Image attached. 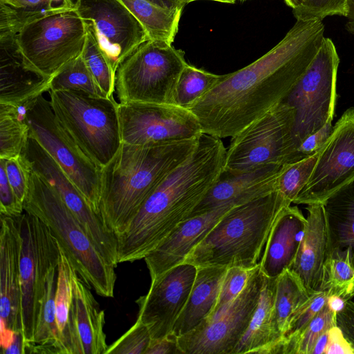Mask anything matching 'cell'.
<instances>
[{"instance_id":"1","label":"cell","mask_w":354,"mask_h":354,"mask_svg":"<svg viewBox=\"0 0 354 354\" xmlns=\"http://www.w3.org/2000/svg\"><path fill=\"white\" fill-rule=\"evenodd\" d=\"M321 20H297L282 40L260 58L225 74L189 109L203 133L233 137L283 102L305 73L323 39Z\"/></svg>"},{"instance_id":"2","label":"cell","mask_w":354,"mask_h":354,"mask_svg":"<svg viewBox=\"0 0 354 354\" xmlns=\"http://www.w3.org/2000/svg\"><path fill=\"white\" fill-rule=\"evenodd\" d=\"M225 154L221 138L201 134L192 155L161 182L118 237L119 263L145 259L189 218L218 180Z\"/></svg>"},{"instance_id":"3","label":"cell","mask_w":354,"mask_h":354,"mask_svg":"<svg viewBox=\"0 0 354 354\" xmlns=\"http://www.w3.org/2000/svg\"><path fill=\"white\" fill-rule=\"evenodd\" d=\"M198 139L160 145H120L101 169L99 215L117 239L161 182L194 151Z\"/></svg>"},{"instance_id":"4","label":"cell","mask_w":354,"mask_h":354,"mask_svg":"<svg viewBox=\"0 0 354 354\" xmlns=\"http://www.w3.org/2000/svg\"><path fill=\"white\" fill-rule=\"evenodd\" d=\"M291 203L275 191L234 207L192 250L183 263L196 268H256L260 265L278 214Z\"/></svg>"},{"instance_id":"5","label":"cell","mask_w":354,"mask_h":354,"mask_svg":"<svg viewBox=\"0 0 354 354\" xmlns=\"http://www.w3.org/2000/svg\"><path fill=\"white\" fill-rule=\"evenodd\" d=\"M24 209L47 225L90 288L101 297H114L116 267L101 253L53 187L32 169Z\"/></svg>"},{"instance_id":"6","label":"cell","mask_w":354,"mask_h":354,"mask_svg":"<svg viewBox=\"0 0 354 354\" xmlns=\"http://www.w3.org/2000/svg\"><path fill=\"white\" fill-rule=\"evenodd\" d=\"M58 122L84 153L101 169L122 144L118 103L75 91H49Z\"/></svg>"},{"instance_id":"7","label":"cell","mask_w":354,"mask_h":354,"mask_svg":"<svg viewBox=\"0 0 354 354\" xmlns=\"http://www.w3.org/2000/svg\"><path fill=\"white\" fill-rule=\"evenodd\" d=\"M184 55L164 41L142 43L117 68L115 93L119 103L175 105L177 81L187 64Z\"/></svg>"},{"instance_id":"8","label":"cell","mask_w":354,"mask_h":354,"mask_svg":"<svg viewBox=\"0 0 354 354\" xmlns=\"http://www.w3.org/2000/svg\"><path fill=\"white\" fill-rule=\"evenodd\" d=\"M87 25L75 8L42 15L25 24L15 41L25 66L52 79L83 50Z\"/></svg>"},{"instance_id":"9","label":"cell","mask_w":354,"mask_h":354,"mask_svg":"<svg viewBox=\"0 0 354 354\" xmlns=\"http://www.w3.org/2000/svg\"><path fill=\"white\" fill-rule=\"evenodd\" d=\"M24 104L29 136L35 139L61 167L99 215L101 169L60 124L50 100L43 94Z\"/></svg>"},{"instance_id":"10","label":"cell","mask_w":354,"mask_h":354,"mask_svg":"<svg viewBox=\"0 0 354 354\" xmlns=\"http://www.w3.org/2000/svg\"><path fill=\"white\" fill-rule=\"evenodd\" d=\"M339 56L333 41L324 37L312 62L283 102L295 111V149L308 136L333 120L337 100Z\"/></svg>"},{"instance_id":"11","label":"cell","mask_w":354,"mask_h":354,"mask_svg":"<svg viewBox=\"0 0 354 354\" xmlns=\"http://www.w3.org/2000/svg\"><path fill=\"white\" fill-rule=\"evenodd\" d=\"M295 115L294 108L281 102L232 137L223 170L241 172L290 163L295 151Z\"/></svg>"},{"instance_id":"12","label":"cell","mask_w":354,"mask_h":354,"mask_svg":"<svg viewBox=\"0 0 354 354\" xmlns=\"http://www.w3.org/2000/svg\"><path fill=\"white\" fill-rule=\"evenodd\" d=\"M21 319L24 343L32 339L50 270L58 266L60 247L47 225L24 212L19 216Z\"/></svg>"},{"instance_id":"13","label":"cell","mask_w":354,"mask_h":354,"mask_svg":"<svg viewBox=\"0 0 354 354\" xmlns=\"http://www.w3.org/2000/svg\"><path fill=\"white\" fill-rule=\"evenodd\" d=\"M122 143L160 145L198 139L203 133L194 114L174 104L118 103Z\"/></svg>"},{"instance_id":"14","label":"cell","mask_w":354,"mask_h":354,"mask_svg":"<svg viewBox=\"0 0 354 354\" xmlns=\"http://www.w3.org/2000/svg\"><path fill=\"white\" fill-rule=\"evenodd\" d=\"M266 276L257 266L245 287L218 317L203 321L178 337L183 354H231L239 343L258 304Z\"/></svg>"},{"instance_id":"15","label":"cell","mask_w":354,"mask_h":354,"mask_svg":"<svg viewBox=\"0 0 354 354\" xmlns=\"http://www.w3.org/2000/svg\"><path fill=\"white\" fill-rule=\"evenodd\" d=\"M354 180V107L345 111L320 150L313 171L295 204L323 203Z\"/></svg>"},{"instance_id":"16","label":"cell","mask_w":354,"mask_h":354,"mask_svg":"<svg viewBox=\"0 0 354 354\" xmlns=\"http://www.w3.org/2000/svg\"><path fill=\"white\" fill-rule=\"evenodd\" d=\"M74 8L91 26L115 73L129 54L149 40L142 24L121 0H74Z\"/></svg>"},{"instance_id":"17","label":"cell","mask_w":354,"mask_h":354,"mask_svg":"<svg viewBox=\"0 0 354 354\" xmlns=\"http://www.w3.org/2000/svg\"><path fill=\"white\" fill-rule=\"evenodd\" d=\"M22 155L28 160L31 169L42 176L57 192L101 253L117 266V236L106 228L100 216L91 207L61 167L30 136Z\"/></svg>"},{"instance_id":"18","label":"cell","mask_w":354,"mask_h":354,"mask_svg":"<svg viewBox=\"0 0 354 354\" xmlns=\"http://www.w3.org/2000/svg\"><path fill=\"white\" fill-rule=\"evenodd\" d=\"M197 268L187 263L178 265L154 280L145 295L136 303L138 317L149 330L152 339L173 332L194 282Z\"/></svg>"},{"instance_id":"19","label":"cell","mask_w":354,"mask_h":354,"mask_svg":"<svg viewBox=\"0 0 354 354\" xmlns=\"http://www.w3.org/2000/svg\"><path fill=\"white\" fill-rule=\"evenodd\" d=\"M0 335L6 348L15 333L21 332L19 216L0 214Z\"/></svg>"},{"instance_id":"20","label":"cell","mask_w":354,"mask_h":354,"mask_svg":"<svg viewBox=\"0 0 354 354\" xmlns=\"http://www.w3.org/2000/svg\"><path fill=\"white\" fill-rule=\"evenodd\" d=\"M282 166L266 165L241 172L223 170L188 218L227 203L240 205L277 191V178Z\"/></svg>"},{"instance_id":"21","label":"cell","mask_w":354,"mask_h":354,"mask_svg":"<svg viewBox=\"0 0 354 354\" xmlns=\"http://www.w3.org/2000/svg\"><path fill=\"white\" fill-rule=\"evenodd\" d=\"M234 203H227L201 215L191 217L180 223L153 250L145 261L151 281L169 269L183 263L218 221L232 208Z\"/></svg>"},{"instance_id":"22","label":"cell","mask_w":354,"mask_h":354,"mask_svg":"<svg viewBox=\"0 0 354 354\" xmlns=\"http://www.w3.org/2000/svg\"><path fill=\"white\" fill-rule=\"evenodd\" d=\"M307 223L297 206L287 205L278 214L270 230L260 268L269 278L290 269L297 257Z\"/></svg>"},{"instance_id":"23","label":"cell","mask_w":354,"mask_h":354,"mask_svg":"<svg viewBox=\"0 0 354 354\" xmlns=\"http://www.w3.org/2000/svg\"><path fill=\"white\" fill-rule=\"evenodd\" d=\"M0 46V103L20 105L49 91L52 79L25 66L15 36L1 38Z\"/></svg>"},{"instance_id":"24","label":"cell","mask_w":354,"mask_h":354,"mask_svg":"<svg viewBox=\"0 0 354 354\" xmlns=\"http://www.w3.org/2000/svg\"><path fill=\"white\" fill-rule=\"evenodd\" d=\"M307 223L290 270L310 294L320 291L323 266L327 256V228L322 203L307 205Z\"/></svg>"},{"instance_id":"25","label":"cell","mask_w":354,"mask_h":354,"mask_svg":"<svg viewBox=\"0 0 354 354\" xmlns=\"http://www.w3.org/2000/svg\"><path fill=\"white\" fill-rule=\"evenodd\" d=\"M275 291L276 278L266 277L249 325L231 354H279L283 337L275 318Z\"/></svg>"},{"instance_id":"26","label":"cell","mask_w":354,"mask_h":354,"mask_svg":"<svg viewBox=\"0 0 354 354\" xmlns=\"http://www.w3.org/2000/svg\"><path fill=\"white\" fill-rule=\"evenodd\" d=\"M74 321L83 354H105V315L91 288L75 270L73 274Z\"/></svg>"},{"instance_id":"27","label":"cell","mask_w":354,"mask_h":354,"mask_svg":"<svg viewBox=\"0 0 354 354\" xmlns=\"http://www.w3.org/2000/svg\"><path fill=\"white\" fill-rule=\"evenodd\" d=\"M225 267H198L185 306L177 319L173 333L181 337L196 328L212 311L226 272Z\"/></svg>"},{"instance_id":"28","label":"cell","mask_w":354,"mask_h":354,"mask_svg":"<svg viewBox=\"0 0 354 354\" xmlns=\"http://www.w3.org/2000/svg\"><path fill=\"white\" fill-rule=\"evenodd\" d=\"M327 228V254L348 251L354 267V180L323 203Z\"/></svg>"},{"instance_id":"29","label":"cell","mask_w":354,"mask_h":354,"mask_svg":"<svg viewBox=\"0 0 354 354\" xmlns=\"http://www.w3.org/2000/svg\"><path fill=\"white\" fill-rule=\"evenodd\" d=\"M55 312L63 354H83L74 321L73 274L75 270L60 248Z\"/></svg>"},{"instance_id":"30","label":"cell","mask_w":354,"mask_h":354,"mask_svg":"<svg viewBox=\"0 0 354 354\" xmlns=\"http://www.w3.org/2000/svg\"><path fill=\"white\" fill-rule=\"evenodd\" d=\"M57 274L58 266L52 268L47 275L34 335L31 341L24 343V354H63L55 312Z\"/></svg>"},{"instance_id":"31","label":"cell","mask_w":354,"mask_h":354,"mask_svg":"<svg viewBox=\"0 0 354 354\" xmlns=\"http://www.w3.org/2000/svg\"><path fill=\"white\" fill-rule=\"evenodd\" d=\"M121 1L142 24L149 39L172 44L183 10L163 8L147 0Z\"/></svg>"},{"instance_id":"32","label":"cell","mask_w":354,"mask_h":354,"mask_svg":"<svg viewBox=\"0 0 354 354\" xmlns=\"http://www.w3.org/2000/svg\"><path fill=\"white\" fill-rule=\"evenodd\" d=\"M313 294L308 292L299 277L290 269L285 270L276 278L275 318L283 339L293 316Z\"/></svg>"},{"instance_id":"33","label":"cell","mask_w":354,"mask_h":354,"mask_svg":"<svg viewBox=\"0 0 354 354\" xmlns=\"http://www.w3.org/2000/svg\"><path fill=\"white\" fill-rule=\"evenodd\" d=\"M25 112L24 104L0 103V158L10 159L22 154L30 130Z\"/></svg>"},{"instance_id":"34","label":"cell","mask_w":354,"mask_h":354,"mask_svg":"<svg viewBox=\"0 0 354 354\" xmlns=\"http://www.w3.org/2000/svg\"><path fill=\"white\" fill-rule=\"evenodd\" d=\"M320 291L346 301L354 297V267L348 251L328 254L323 266Z\"/></svg>"},{"instance_id":"35","label":"cell","mask_w":354,"mask_h":354,"mask_svg":"<svg viewBox=\"0 0 354 354\" xmlns=\"http://www.w3.org/2000/svg\"><path fill=\"white\" fill-rule=\"evenodd\" d=\"M224 75H216L187 64L176 86L175 105L189 109L204 96Z\"/></svg>"},{"instance_id":"36","label":"cell","mask_w":354,"mask_h":354,"mask_svg":"<svg viewBox=\"0 0 354 354\" xmlns=\"http://www.w3.org/2000/svg\"><path fill=\"white\" fill-rule=\"evenodd\" d=\"M49 91H75L107 97L95 82L82 53L67 63L52 78Z\"/></svg>"},{"instance_id":"37","label":"cell","mask_w":354,"mask_h":354,"mask_svg":"<svg viewBox=\"0 0 354 354\" xmlns=\"http://www.w3.org/2000/svg\"><path fill=\"white\" fill-rule=\"evenodd\" d=\"M0 3L7 5L6 17L16 32L37 17L74 7V0H0Z\"/></svg>"},{"instance_id":"38","label":"cell","mask_w":354,"mask_h":354,"mask_svg":"<svg viewBox=\"0 0 354 354\" xmlns=\"http://www.w3.org/2000/svg\"><path fill=\"white\" fill-rule=\"evenodd\" d=\"M336 313L326 304L297 336L283 343L280 354H312L320 336L336 325Z\"/></svg>"},{"instance_id":"39","label":"cell","mask_w":354,"mask_h":354,"mask_svg":"<svg viewBox=\"0 0 354 354\" xmlns=\"http://www.w3.org/2000/svg\"><path fill=\"white\" fill-rule=\"evenodd\" d=\"M87 30L82 56L95 82L107 97L115 93V73L102 52L91 26Z\"/></svg>"},{"instance_id":"40","label":"cell","mask_w":354,"mask_h":354,"mask_svg":"<svg viewBox=\"0 0 354 354\" xmlns=\"http://www.w3.org/2000/svg\"><path fill=\"white\" fill-rule=\"evenodd\" d=\"M320 150L308 158L282 166L277 178V191L290 203H293L308 183Z\"/></svg>"},{"instance_id":"41","label":"cell","mask_w":354,"mask_h":354,"mask_svg":"<svg viewBox=\"0 0 354 354\" xmlns=\"http://www.w3.org/2000/svg\"><path fill=\"white\" fill-rule=\"evenodd\" d=\"M233 266L227 268L216 303L203 321H211L221 316L245 287L254 269Z\"/></svg>"},{"instance_id":"42","label":"cell","mask_w":354,"mask_h":354,"mask_svg":"<svg viewBox=\"0 0 354 354\" xmlns=\"http://www.w3.org/2000/svg\"><path fill=\"white\" fill-rule=\"evenodd\" d=\"M151 340L149 328L137 318L127 332L108 346L105 354H146Z\"/></svg>"},{"instance_id":"43","label":"cell","mask_w":354,"mask_h":354,"mask_svg":"<svg viewBox=\"0 0 354 354\" xmlns=\"http://www.w3.org/2000/svg\"><path fill=\"white\" fill-rule=\"evenodd\" d=\"M349 0H305L299 8L292 10L297 20H321L326 17H346Z\"/></svg>"},{"instance_id":"44","label":"cell","mask_w":354,"mask_h":354,"mask_svg":"<svg viewBox=\"0 0 354 354\" xmlns=\"http://www.w3.org/2000/svg\"><path fill=\"white\" fill-rule=\"evenodd\" d=\"M327 299L328 295L325 291H317L313 294L293 316L282 344L297 336L327 304Z\"/></svg>"},{"instance_id":"45","label":"cell","mask_w":354,"mask_h":354,"mask_svg":"<svg viewBox=\"0 0 354 354\" xmlns=\"http://www.w3.org/2000/svg\"><path fill=\"white\" fill-rule=\"evenodd\" d=\"M4 162L10 185L16 197L24 205L28 189L31 167L22 154L16 158L4 159Z\"/></svg>"},{"instance_id":"46","label":"cell","mask_w":354,"mask_h":354,"mask_svg":"<svg viewBox=\"0 0 354 354\" xmlns=\"http://www.w3.org/2000/svg\"><path fill=\"white\" fill-rule=\"evenodd\" d=\"M24 212L8 181L4 159L0 158V214L16 217Z\"/></svg>"},{"instance_id":"47","label":"cell","mask_w":354,"mask_h":354,"mask_svg":"<svg viewBox=\"0 0 354 354\" xmlns=\"http://www.w3.org/2000/svg\"><path fill=\"white\" fill-rule=\"evenodd\" d=\"M332 121H328L319 130L306 138L294 151L290 163L308 158L319 151L332 133Z\"/></svg>"},{"instance_id":"48","label":"cell","mask_w":354,"mask_h":354,"mask_svg":"<svg viewBox=\"0 0 354 354\" xmlns=\"http://www.w3.org/2000/svg\"><path fill=\"white\" fill-rule=\"evenodd\" d=\"M324 354H354V349L336 325L328 331V341Z\"/></svg>"},{"instance_id":"49","label":"cell","mask_w":354,"mask_h":354,"mask_svg":"<svg viewBox=\"0 0 354 354\" xmlns=\"http://www.w3.org/2000/svg\"><path fill=\"white\" fill-rule=\"evenodd\" d=\"M336 326L342 331L344 335L354 349V301H346L344 308L336 313Z\"/></svg>"},{"instance_id":"50","label":"cell","mask_w":354,"mask_h":354,"mask_svg":"<svg viewBox=\"0 0 354 354\" xmlns=\"http://www.w3.org/2000/svg\"><path fill=\"white\" fill-rule=\"evenodd\" d=\"M146 354H183L178 337L173 333L160 339H152Z\"/></svg>"},{"instance_id":"51","label":"cell","mask_w":354,"mask_h":354,"mask_svg":"<svg viewBox=\"0 0 354 354\" xmlns=\"http://www.w3.org/2000/svg\"><path fill=\"white\" fill-rule=\"evenodd\" d=\"M3 354H24V341L21 332L15 333L9 346L1 351Z\"/></svg>"},{"instance_id":"52","label":"cell","mask_w":354,"mask_h":354,"mask_svg":"<svg viewBox=\"0 0 354 354\" xmlns=\"http://www.w3.org/2000/svg\"><path fill=\"white\" fill-rule=\"evenodd\" d=\"M153 4L169 10H183L187 0H147Z\"/></svg>"},{"instance_id":"53","label":"cell","mask_w":354,"mask_h":354,"mask_svg":"<svg viewBox=\"0 0 354 354\" xmlns=\"http://www.w3.org/2000/svg\"><path fill=\"white\" fill-rule=\"evenodd\" d=\"M344 299L337 296V295H331L328 297L327 299V305L330 310L337 313L342 310L346 303Z\"/></svg>"},{"instance_id":"54","label":"cell","mask_w":354,"mask_h":354,"mask_svg":"<svg viewBox=\"0 0 354 354\" xmlns=\"http://www.w3.org/2000/svg\"><path fill=\"white\" fill-rule=\"evenodd\" d=\"M328 331L317 339L312 354H324L328 341Z\"/></svg>"},{"instance_id":"55","label":"cell","mask_w":354,"mask_h":354,"mask_svg":"<svg viewBox=\"0 0 354 354\" xmlns=\"http://www.w3.org/2000/svg\"><path fill=\"white\" fill-rule=\"evenodd\" d=\"M346 26L348 29L352 32H354V0L348 1V10L347 16Z\"/></svg>"},{"instance_id":"56","label":"cell","mask_w":354,"mask_h":354,"mask_svg":"<svg viewBox=\"0 0 354 354\" xmlns=\"http://www.w3.org/2000/svg\"><path fill=\"white\" fill-rule=\"evenodd\" d=\"M285 3L295 10L302 5L305 0H283Z\"/></svg>"},{"instance_id":"57","label":"cell","mask_w":354,"mask_h":354,"mask_svg":"<svg viewBox=\"0 0 354 354\" xmlns=\"http://www.w3.org/2000/svg\"><path fill=\"white\" fill-rule=\"evenodd\" d=\"M194 1H197V0H187V3H189ZM209 1H218V2H221V3H234L237 1H243L245 0H209Z\"/></svg>"}]
</instances>
